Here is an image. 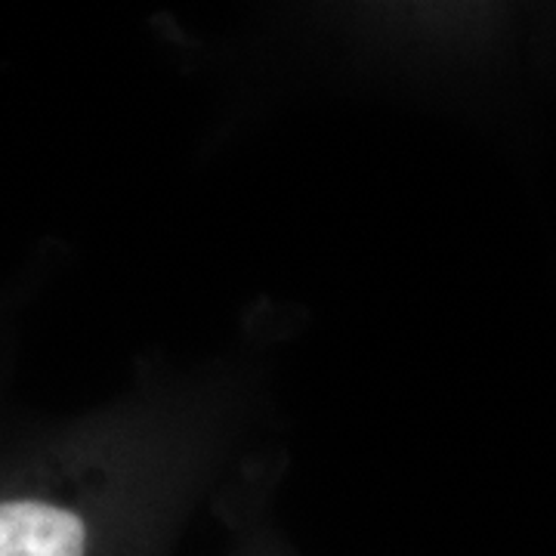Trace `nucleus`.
<instances>
[{"label": "nucleus", "mask_w": 556, "mask_h": 556, "mask_svg": "<svg viewBox=\"0 0 556 556\" xmlns=\"http://www.w3.org/2000/svg\"><path fill=\"white\" fill-rule=\"evenodd\" d=\"M0 556H90V522L62 497H0Z\"/></svg>", "instance_id": "f257e3e1"}]
</instances>
